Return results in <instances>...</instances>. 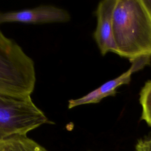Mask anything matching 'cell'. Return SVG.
I'll return each mask as SVG.
<instances>
[{
  "label": "cell",
  "instance_id": "cell-8",
  "mask_svg": "<svg viewBox=\"0 0 151 151\" xmlns=\"http://www.w3.org/2000/svg\"><path fill=\"white\" fill-rule=\"evenodd\" d=\"M139 101L142 108L141 119L151 127V80L147 81L142 88Z\"/></svg>",
  "mask_w": 151,
  "mask_h": 151
},
{
  "label": "cell",
  "instance_id": "cell-9",
  "mask_svg": "<svg viewBox=\"0 0 151 151\" xmlns=\"http://www.w3.org/2000/svg\"><path fill=\"white\" fill-rule=\"evenodd\" d=\"M136 151H151V136L138 141L136 146Z\"/></svg>",
  "mask_w": 151,
  "mask_h": 151
},
{
  "label": "cell",
  "instance_id": "cell-7",
  "mask_svg": "<svg viewBox=\"0 0 151 151\" xmlns=\"http://www.w3.org/2000/svg\"><path fill=\"white\" fill-rule=\"evenodd\" d=\"M0 151L48 150L27 135H18L0 140Z\"/></svg>",
  "mask_w": 151,
  "mask_h": 151
},
{
  "label": "cell",
  "instance_id": "cell-10",
  "mask_svg": "<svg viewBox=\"0 0 151 151\" xmlns=\"http://www.w3.org/2000/svg\"><path fill=\"white\" fill-rule=\"evenodd\" d=\"M146 8L151 13V0H142Z\"/></svg>",
  "mask_w": 151,
  "mask_h": 151
},
{
  "label": "cell",
  "instance_id": "cell-2",
  "mask_svg": "<svg viewBox=\"0 0 151 151\" xmlns=\"http://www.w3.org/2000/svg\"><path fill=\"white\" fill-rule=\"evenodd\" d=\"M36 83L34 62L13 40L0 30V94L27 96Z\"/></svg>",
  "mask_w": 151,
  "mask_h": 151
},
{
  "label": "cell",
  "instance_id": "cell-6",
  "mask_svg": "<svg viewBox=\"0 0 151 151\" xmlns=\"http://www.w3.org/2000/svg\"><path fill=\"white\" fill-rule=\"evenodd\" d=\"M117 0H103L97 7V27L94 32V40L101 54L104 55L108 52H115L113 37V12Z\"/></svg>",
  "mask_w": 151,
  "mask_h": 151
},
{
  "label": "cell",
  "instance_id": "cell-3",
  "mask_svg": "<svg viewBox=\"0 0 151 151\" xmlns=\"http://www.w3.org/2000/svg\"><path fill=\"white\" fill-rule=\"evenodd\" d=\"M31 96L0 94V140L27 134L45 124H53Z\"/></svg>",
  "mask_w": 151,
  "mask_h": 151
},
{
  "label": "cell",
  "instance_id": "cell-4",
  "mask_svg": "<svg viewBox=\"0 0 151 151\" xmlns=\"http://www.w3.org/2000/svg\"><path fill=\"white\" fill-rule=\"evenodd\" d=\"M70 18V15L66 10L50 5L18 11L0 12V24L8 22L34 24L65 22Z\"/></svg>",
  "mask_w": 151,
  "mask_h": 151
},
{
  "label": "cell",
  "instance_id": "cell-1",
  "mask_svg": "<svg viewBox=\"0 0 151 151\" xmlns=\"http://www.w3.org/2000/svg\"><path fill=\"white\" fill-rule=\"evenodd\" d=\"M113 37L119 55L130 61L151 56V13L142 0H117Z\"/></svg>",
  "mask_w": 151,
  "mask_h": 151
},
{
  "label": "cell",
  "instance_id": "cell-5",
  "mask_svg": "<svg viewBox=\"0 0 151 151\" xmlns=\"http://www.w3.org/2000/svg\"><path fill=\"white\" fill-rule=\"evenodd\" d=\"M150 56H143L130 60L132 65L128 70L119 77L104 83L81 97L69 100L68 108L71 109L81 105L97 103L104 97L115 95L116 89L119 87L123 84H128L130 83L131 76L134 72L142 69L150 63Z\"/></svg>",
  "mask_w": 151,
  "mask_h": 151
}]
</instances>
